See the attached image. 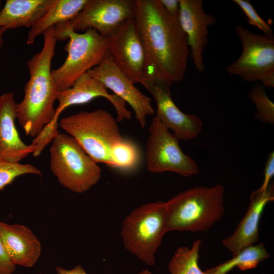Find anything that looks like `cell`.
<instances>
[{
  "mask_svg": "<svg viewBox=\"0 0 274 274\" xmlns=\"http://www.w3.org/2000/svg\"><path fill=\"white\" fill-rule=\"evenodd\" d=\"M106 38L108 53L115 64L134 84L144 86L151 75L133 17L119 24Z\"/></svg>",
  "mask_w": 274,
  "mask_h": 274,
  "instance_id": "30bf717a",
  "label": "cell"
},
{
  "mask_svg": "<svg viewBox=\"0 0 274 274\" xmlns=\"http://www.w3.org/2000/svg\"><path fill=\"white\" fill-rule=\"evenodd\" d=\"M242 47L239 57L226 71L248 82L274 87V35L255 34L241 24L235 26Z\"/></svg>",
  "mask_w": 274,
  "mask_h": 274,
  "instance_id": "ba28073f",
  "label": "cell"
},
{
  "mask_svg": "<svg viewBox=\"0 0 274 274\" xmlns=\"http://www.w3.org/2000/svg\"><path fill=\"white\" fill-rule=\"evenodd\" d=\"M88 1L54 0L42 17L30 28L26 44H33L36 38L48 28L71 20L83 9Z\"/></svg>",
  "mask_w": 274,
  "mask_h": 274,
  "instance_id": "ffe728a7",
  "label": "cell"
},
{
  "mask_svg": "<svg viewBox=\"0 0 274 274\" xmlns=\"http://www.w3.org/2000/svg\"><path fill=\"white\" fill-rule=\"evenodd\" d=\"M16 265L9 256L0 237V274H13Z\"/></svg>",
  "mask_w": 274,
  "mask_h": 274,
  "instance_id": "4316f807",
  "label": "cell"
},
{
  "mask_svg": "<svg viewBox=\"0 0 274 274\" xmlns=\"http://www.w3.org/2000/svg\"><path fill=\"white\" fill-rule=\"evenodd\" d=\"M54 0H7L0 10V27L31 28Z\"/></svg>",
  "mask_w": 274,
  "mask_h": 274,
  "instance_id": "d6986e66",
  "label": "cell"
},
{
  "mask_svg": "<svg viewBox=\"0 0 274 274\" xmlns=\"http://www.w3.org/2000/svg\"><path fill=\"white\" fill-rule=\"evenodd\" d=\"M246 16L248 23L261 30L264 35H273L270 25L258 14L253 5L247 0H233Z\"/></svg>",
  "mask_w": 274,
  "mask_h": 274,
  "instance_id": "484cf974",
  "label": "cell"
},
{
  "mask_svg": "<svg viewBox=\"0 0 274 274\" xmlns=\"http://www.w3.org/2000/svg\"><path fill=\"white\" fill-rule=\"evenodd\" d=\"M265 87L255 83L250 90L248 96L256 109L254 117L261 122L274 124V104L267 95Z\"/></svg>",
  "mask_w": 274,
  "mask_h": 274,
  "instance_id": "cb8c5ba5",
  "label": "cell"
},
{
  "mask_svg": "<svg viewBox=\"0 0 274 274\" xmlns=\"http://www.w3.org/2000/svg\"><path fill=\"white\" fill-rule=\"evenodd\" d=\"M113 91L133 109L140 126L146 125L147 118L154 113L151 98L141 92L131 80L114 63L109 54L97 66L87 73Z\"/></svg>",
  "mask_w": 274,
  "mask_h": 274,
  "instance_id": "4fadbf2b",
  "label": "cell"
},
{
  "mask_svg": "<svg viewBox=\"0 0 274 274\" xmlns=\"http://www.w3.org/2000/svg\"><path fill=\"white\" fill-rule=\"evenodd\" d=\"M55 270L57 274H87L84 269L80 265L71 269H67L60 266H57ZM136 274H151L147 269H145Z\"/></svg>",
  "mask_w": 274,
  "mask_h": 274,
  "instance_id": "f546056e",
  "label": "cell"
},
{
  "mask_svg": "<svg viewBox=\"0 0 274 274\" xmlns=\"http://www.w3.org/2000/svg\"><path fill=\"white\" fill-rule=\"evenodd\" d=\"M225 190L221 184L182 191L166 202V231L204 232L222 217Z\"/></svg>",
  "mask_w": 274,
  "mask_h": 274,
  "instance_id": "3957f363",
  "label": "cell"
},
{
  "mask_svg": "<svg viewBox=\"0 0 274 274\" xmlns=\"http://www.w3.org/2000/svg\"><path fill=\"white\" fill-rule=\"evenodd\" d=\"M58 123L95 162L112 168L111 150L122 136L117 121L109 112L102 109L83 111L61 119Z\"/></svg>",
  "mask_w": 274,
  "mask_h": 274,
  "instance_id": "277c9868",
  "label": "cell"
},
{
  "mask_svg": "<svg viewBox=\"0 0 274 274\" xmlns=\"http://www.w3.org/2000/svg\"><path fill=\"white\" fill-rule=\"evenodd\" d=\"M274 200L273 185L263 192L257 189L250 195L247 211L233 232L223 239L221 243L232 255L254 245L259 238V225L265 206Z\"/></svg>",
  "mask_w": 274,
  "mask_h": 274,
  "instance_id": "2e32d148",
  "label": "cell"
},
{
  "mask_svg": "<svg viewBox=\"0 0 274 274\" xmlns=\"http://www.w3.org/2000/svg\"><path fill=\"white\" fill-rule=\"evenodd\" d=\"M0 237L16 265L31 268L39 260L42 253L41 242L26 226L0 221Z\"/></svg>",
  "mask_w": 274,
  "mask_h": 274,
  "instance_id": "ac0fdd59",
  "label": "cell"
},
{
  "mask_svg": "<svg viewBox=\"0 0 274 274\" xmlns=\"http://www.w3.org/2000/svg\"><path fill=\"white\" fill-rule=\"evenodd\" d=\"M172 85L162 80L152 77L144 87L156 102L155 116L162 124L179 140L193 139L200 133L203 122L198 116L184 113L179 109L172 97Z\"/></svg>",
  "mask_w": 274,
  "mask_h": 274,
  "instance_id": "7c38bea8",
  "label": "cell"
},
{
  "mask_svg": "<svg viewBox=\"0 0 274 274\" xmlns=\"http://www.w3.org/2000/svg\"><path fill=\"white\" fill-rule=\"evenodd\" d=\"M274 175V153L272 151L267 156L264 170L263 182L257 190L263 192L266 191L270 185V182Z\"/></svg>",
  "mask_w": 274,
  "mask_h": 274,
  "instance_id": "83f0119b",
  "label": "cell"
},
{
  "mask_svg": "<svg viewBox=\"0 0 274 274\" xmlns=\"http://www.w3.org/2000/svg\"><path fill=\"white\" fill-rule=\"evenodd\" d=\"M110 157L112 168L125 172L136 168L141 160L140 150L136 145L123 138L112 146Z\"/></svg>",
  "mask_w": 274,
  "mask_h": 274,
  "instance_id": "603a6c76",
  "label": "cell"
},
{
  "mask_svg": "<svg viewBox=\"0 0 274 274\" xmlns=\"http://www.w3.org/2000/svg\"><path fill=\"white\" fill-rule=\"evenodd\" d=\"M134 0H88L71 20L55 26L56 37L72 30L93 29L107 37L113 30L134 15Z\"/></svg>",
  "mask_w": 274,
  "mask_h": 274,
  "instance_id": "8fae6325",
  "label": "cell"
},
{
  "mask_svg": "<svg viewBox=\"0 0 274 274\" xmlns=\"http://www.w3.org/2000/svg\"><path fill=\"white\" fill-rule=\"evenodd\" d=\"M27 174L41 175L42 173L31 164L10 162L0 158V190L11 184L17 178Z\"/></svg>",
  "mask_w": 274,
  "mask_h": 274,
  "instance_id": "d4e9b609",
  "label": "cell"
},
{
  "mask_svg": "<svg viewBox=\"0 0 274 274\" xmlns=\"http://www.w3.org/2000/svg\"><path fill=\"white\" fill-rule=\"evenodd\" d=\"M17 105L14 92L0 96V158L13 163L19 162L36 149L20 138L15 125Z\"/></svg>",
  "mask_w": 274,
  "mask_h": 274,
  "instance_id": "e0dca14e",
  "label": "cell"
},
{
  "mask_svg": "<svg viewBox=\"0 0 274 274\" xmlns=\"http://www.w3.org/2000/svg\"><path fill=\"white\" fill-rule=\"evenodd\" d=\"M269 254L264 244L261 242L247 247L230 259L214 267L204 271V274H227L234 267L246 270L257 267L261 261L267 259Z\"/></svg>",
  "mask_w": 274,
  "mask_h": 274,
  "instance_id": "44dd1931",
  "label": "cell"
},
{
  "mask_svg": "<svg viewBox=\"0 0 274 274\" xmlns=\"http://www.w3.org/2000/svg\"><path fill=\"white\" fill-rule=\"evenodd\" d=\"M51 143L50 170L63 187L82 193L99 181L101 168L74 138L59 132Z\"/></svg>",
  "mask_w": 274,
  "mask_h": 274,
  "instance_id": "5b68a950",
  "label": "cell"
},
{
  "mask_svg": "<svg viewBox=\"0 0 274 274\" xmlns=\"http://www.w3.org/2000/svg\"><path fill=\"white\" fill-rule=\"evenodd\" d=\"M146 160L148 170L153 173H175L185 177L198 174L196 161L181 150L179 140L155 116L149 129Z\"/></svg>",
  "mask_w": 274,
  "mask_h": 274,
  "instance_id": "9c48e42d",
  "label": "cell"
},
{
  "mask_svg": "<svg viewBox=\"0 0 274 274\" xmlns=\"http://www.w3.org/2000/svg\"><path fill=\"white\" fill-rule=\"evenodd\" d=\"M41 50L27 62L29 79L23 99L17 105V119L27 136L36 138L53 120L54 104L60 91L52 75L51 63L57 39L55 27L43 33Z\"/></svg>",
  "mask_w": 274,
  "mask_h": 274,
  "instance_id": "7a4b0ae2",
  "label": "cell"
},
{
  "mask_svg": "<svg viewBox=\"0 0 274 274\" xmlns=\"http://www.w3.org/2000/svg\"><path fill=\"white\" fill-rule=\"evenodd\" d=\"M179 20L185 32L195 70L204 71L203 52L208 43L209 28L215 24L216 18L207 13L202 0H179Z\"/></svg>",
  "mask_w": 274,
  "mask_h": 274,
  "instance_id": "9a60e30c",
  "label": "cell"
},
{
  "mask_svg": "<svg viewBox=\"0 0 274 274\" xmlns=\"http://www.w3.org/2000/svg\"><path fill=\"white\" fill-rule=\"evenodd\" d=\"M1 4H2V1H0V8L1 7ZM6 30H7V29L6 28L3 27H0V51H1V49L2 47L3 42H4V40H3L4 34L6 31Z\"/></svg>",
  "mask_w": 274,
  "mask_h": 274,
  "instance_id": "4dcf8cb0",
  "label": "cell"
},
{
  "mask_svg": "<svg viewBox=\"0 0 274 274\" xmlns=\"http://www.w3.org/2000/svg\"><path fill=\"white\" fill-rule=\"evenodd\" d=\"M201 244V241L197 239L191 248H178L168 263L170 274H204L198 265Z\"/></svg>",
  "mask_w": 274,
  "mask_h": 274,
  "instance_id": "7402d4cb",
  "label": "cell"
},
{
  "mask_svg": "<svg viewBox=\"0 0 274 274\" xmlns=\"http://www.w3.org/2000/svg\"><path fill=\"white\" fill-rule=\"evenodd\" d=\"M133 19L151 77L171 85L183 80L190 50L179 17L169 14L159 0H134Z\"/></svg>",
  "mask_w": 274,
  "mask_h": 274,
  "instance_id": "6da1fadb",
  "label": "cell"
},
{
  "mask_svg": "<svg viewBox=\"0 0 274 274\" xmlns=\"http://www.w3.org/2000/svg\"><path fill=\"white\" fill-rule=\"evenodd\" d=\"M165 10L171 15L179 17V0H159Z\"/></svg>",
  "mask_w": 274,
  "mask_h": 274,
  "instance_id": "f1b7e54d",
  "label": "cell"
},
{
  "mask_svg": "<svg viewBox=\"0 0 274 274\" xmlns=\"http://www.w3.org/2000/svg\"><path fill=\"white\" fill-rule=\"evenodd\" d=\"M60 41L68 40L65 46L66 58L52 75L59 90L71 87L81 75L98 65L108 54L107 38L93 29L79 33L67 30L56 36Z\"/></svg>",
  "mask_w": 274,
  "mask_h": 274,
  "instance_id": "52a82bcc",
  "label": "cell"
},
{
  "mask_svg": "<svg viewBox=\"0 0 274 274\" xmlns=\"http://www.w3.org/2000/svg\"><path fill=\"white\" fill-rule=\"evenodd\" d=\"M165 202L157 201L134 209L124 219L121 235L126 250L150 266L166 231Z\"/></svg>",
  "mask_w": 274,
  "mask_h": 274,
  "instance_id": "8992f818",
  "label": "cell"
},
{
  "mask_svg": "<svg viewBox=\"0 0 274 274\" xmlns=\"http://www.w3.org/2000/svg\"><path fill=\"white\" fill-rule=\"evenodd\" d=\"M98 97L106 98L114 106L117 122L131 119V114L127 109L126 102L115 94L109 93L101 82L85 73L79 77L71 87L58 92L55 115L47 126L58 128V119L64 109L70 106L87 104Z\"/></svg>",
  "mask_w": 274,
  "mask_h": 274,
  "instance_id": "5bb4252c",
  "label": "cell"
}]
</instances>
